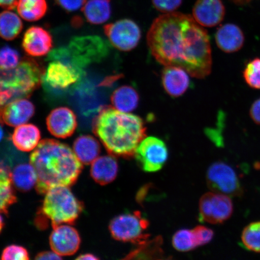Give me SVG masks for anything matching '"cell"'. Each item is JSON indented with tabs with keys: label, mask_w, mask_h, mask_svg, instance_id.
<instances>
[{
	"label": "cell",
	"mask_w": 260,
	"mask_h": 260,
	"mask_svg": "<svg viewBox=\"0 0 260 260\" xmlns=\"http://www.w3.org/2000/svg\"><path fill=\"white\" fill-rule=\"evenodd\" d=\"M186 71L176 67H165L161 74L162 86L169 95L177 98L186 92L190 78Z\"/></svg>",
	"instance_id": "ac0fdd59"
},
{
	"label": "cell",
	"mask_w": 260,
	"mask_h": 260,
	"mask_svg": "<svg viewBox=\"0 0 260 260\" xmlns=\"http://www.w3.org/2000/svg\"><path fill=\"white\" fill-rule=\"evenodd\" d=\"M233 209L230 197L214 191L207 193L200 201L199 219L212 224L222 223L230 218Z\"/></svg>",
	"instance_id": "8fae6325"
},
{
	"label": "cell",
	"mask_w": 260,
	"mask_h": 260,
	"mask_svg": "<svg viewBox=\"0 0 260 260\" xmlns=\"http://www.w3.org/2000/svg\"><path fill=\"white\" fill-rule=\"evenodd\" d=\"M148 226V220L139 211H134L114 217L109 229L112 236L118 241L137 245L148 239L149 235L146 233Z\"/></svg>",
	"instance_id": "52a82bcc"
},
{
	"label": "cell",
	"mask_w": 260,
	"mask_h": 260,
	"mask_svg": "<svg viewBox=\"0 0 260 260\" xmlns=\"http://www.w3.org/2000/svg\"><path fill=\"white\" fill-rule=\"evenodd\" d=\"M172 245L175 249L180 252L190 251L196 248L198 246L193 230L178 231L172 237Z\"/></svg>",
	"instance_id": "4dcf8cb0"
},
{
	"label": "cell",
	"mask_w": 260,
	"mask_h": 260,
	"mask_svg": "<svg viewBox=\"0 0 260 260\" xmlns=\"http://www.w3.org/2000/svg\"><path fill=\"white\" fill-rule=\"evenodd\" d=\"M232 1L237 5H245L248 4L251 0H232Z\"/></svg>",
	"instance_id": "b9f144b4"
},
{
	"label": "cell",
	"mask_w": 260,
	"mask_h": 260,
	"mask_svg": "<svg viewBox=\"0 0 260 260\" xmlns=\"http://www.w3.org/2000/svg\"><path fill=\"white\" fill-rule=\"evenodd\" d=\"M50 245L52 251L60 256H71L79 250L81 238L79 232L74 227L60 225L53 228Z\"/></svg>",
	"instance_id": "4fadbf2b"
},
{
	"label": "cell",
	"mask_w": 260,
	"mask_h": 260,
	"mask_svg": "<svg viewBox=\"0 0 260 260\" xmlns=\"http://www.w3.org/2000/svg\"><path fill=\"white\" fill-rule=\"evenodd\" d=\"M45 70L37 61L22 59L17 67L0 70V99L6 105L18 99H27L42 83Z\"/></svg>",
	"instance_id": "277c9868"
},
{
	"label": "cell",
	"mask_w": 260,
	"mask_h": 260,
	"mask_svg": "<svg viewBox=\"0 0 260 260\" xmlns=\"http://www.w3.org/2000/svg\"><path fill=\"white\" fill-rule=\"evenodd\" d=\"M45 195L39 213L50 221L53 228L63 223L73 225L82 213L83 204L74 196L69 187L51 188Z\"/></svg>",
	"instance_id": "8992f818"
},
{
	"label": "cell",
	"mask_w": 260,
	"mask_h": 260,
	"mask_svg": "<svg viewBox=\"0 0 260 260\" xmlns=\"http://www.w3.org/2000/svg\"><path fill=\"white\" fill-rule=\"evenodd\" d=\"M18 0H0V7L8 10L15 9Z\"/></svg>",
	"instance_id": "ab89813d"
},
{
	"label": "cell",
	"mask_w": 260,
	"mask_h": 260,
	"mask_svg": "<svg viewBox=\"0 0 260 260\" xmlns=\"http://www.w3.org/2000/svg\"><path fill=\"white\" fill-rule=\"evenodd\" d=\"M11 177L14 186L22 192L30 191L37 184V172L31 164L16 165L11 172Z\"/></svg>",
	"instance_id": "d4e9b609"
},
{
	"label": "cell",
	"mask_w": 260,
	"mask_h": 260,
	"mask_svg": "<svg viewBox=\"0 0 260 260\" xmlns=\"http://www.w3.org/2000/svg\"><path fill=\"white\" fill-rule=\"evenodd\" d=\"M5 223L4 222H3V219L2 218V217L0 216V233H1L3 229V227H4Z\"/></svg>",
	"instance_id": "ee69618b"
},
{
	"label": "cell",
	"mask_w": 260,
	"mask_h": 260,
	"mask_svg": "<svg viewBox=\"0 0 260 260\" xmlns=\"http://www.w3.org/2000/svg\"><path fill=\"white\" fill-rule=\"evenodd\" d=\"M73 151L81 164L89 165L99 157L101 152L100 143L90 135H82L74 142Z\"/></svg>",
	"instance_id": "7402d4cb"
},
{
	"label": "cell",
	"mask_w": 260,
	"mask_h": 260,
	"mask_svg": "<svg viewBox=\"0 0 260 260\" xmlns=\"http://www.w3.org/2000/svg\"><path fill=\"white\" fill-rule=\"evenodd\" d=\"M162 240L161 237L154 239H146L139 244L137 248L130 252L124 259H164V252L161 248Z\"/></svg>",
	"instance_id": "484cf974"
},
{
	"label": "cell",
	"mask_w": 260,
	"mask_h": 260,
	"mask_svg": "<svg viewBox=\"0 0 260 260\" xmlns=\"http://www.w3.org/2000/svg\"><path fill=\"white\" fill-rule=\"evenodd\" d=\"M192 12L193 18L198 24L213 27L223 21L225 9L221 0H198Z\"/></svg>",
	"instance_id": "9a60e30c"
},
{
	"label": "cell",
	"mask_w": 260,
	"mask_h": 260,
	"mask_svg": "<svg viewBox=\"0 0 260 260\" xmlns=\"http://www.w3.org/2000/svg\"><path fill=\"white\" fill-rule=\"evenodd\" d=\"M82 11L89 23H105L111 16L110 0H88L82 8Z\"/></svg>",
	"instance_id": "cb8c5ba5"
},
{
	"label": "cell",
	"mask_w": 260,
	"mask_h": 260,
	"mask_svg": "<svg viewBox=\"0 0 260 260\" xmlns=\"http://www.w3.org/2000/svg\"><path fill=\"white\" fill-rule=\"evenodd\" d=\"M241 239L246 249L260 253V221L247 225L243 230Z\"/></svg>",
	"instance_id": "f546056e"
},
{
	"label": "cell",
	"mask_w": 260,
	"mask_h": 260,
	"mask_svg": "<svg viewBox=\"0 0 260 260\" xmlns=\"http://www.w3.org/2000/svg\"><path fill=\"white\" fill-rule=\"evenodd\" d=\"M20 63V56L15 49L6 46L0 48V70L14 69Z\"/></svg>",
	"instance_id": "1f68e13d"
},
{
	"label": "cell",
	"mask_w": 260,
	"mask_h": 260,
	"mask_svg": "<svg viewBox=\"0 0 260 260\" xmlns=\"http://www.w3.org/2000/svg\"><path fill=\"white\" fill-rule=\"evenodd\" d=\"M92 127L110 154L125 158L133 157L140 143L146 137L141 118L120 112L113 106L100 107Z\"/></svg>",
	"instance_id": "3957f363"
},
{
	"label": "cell",
	"mask_w": 260,
	"mask_h": 260,
	"mask_svg": "<svg viewBox=\"0 0 260 260\" xmlns=\"http://www.w3.org/2000/svg\"><path fill=\"white\" fill-rule=\"evenodd\" d=\"M104 31L113 46L122 51L133 50L138 46L142 37L138 24L128 19L106 25Z\"/></svg>",
	"instance_id": "7c38bea8"
},
{
	"label": "cell",
	"mask_w": 260,
	"mask_h": 260,
	"mask_svg": "<svg viewBox=\"0 0 260 260\" xmlns=\"http://www.w3.org/2000/svg\"><path fill=\"white\" fill-rule=\"evenodd\" d=\"M249 113L252 121L260 125V98L252 103Z\"/></svg>",
	"instance_id": "74e56055"
},
{
	"label": "cell",
	"mask_w": 260,
	"mask_h": 260,
	"mask_svg": "<svg viewBox=\"0 0 260 260\" xmlns=\"http://www.w3.org/2000/svg\"><path fill=\"white\" fill-rule=\"evenodd\" d=\"M208 186L212 191L239 197L243 193L241 183L236 172L229 165L217 161L211 165L207 172Z\"/></svg>",
	"instance_id": "9c48e42d"
},
{
	"label": "cell",
	"mask_w": 260,
	"mask_h": 260,
	"mask_svg": "<svg viewBox=\"0 0 260 260\" xmlns=\"http://www.w3.org/2000/svg\"><path fill=\"white\" fill-rule=\"evenodd\" d=\"M110 100L114 108L120 112L131 113L138 107L139 95L133 87L125 85L114 91Z\"/></svg>",
	"instance_id": "603a6c76"
},
{
	"label": "cell",
	"mask_w": 260,
	"mask_h": 260,
	"mask_svg": "<svg viewBox=\"0 0 260 260\" xmlns=\"http://www.w3.org/2000/svg\"><path fill=\"white\" fill-rule=\"evenodd\" d=\"M16 8L22 19L34 22L44 17L48 6L46 0H18Z\"/></svg>",
	"instance_id": "83f0119b"
},
{
	"label": "cell",
	"mask_w": 260,
	"mask_h": 260,
	"mask_svg": "<svg viewBox=\"0 0 260 260\" xmlns=\"http://www.w3.org/2000/svg\"><path fill=\"white\" fill-rule=\"evenodd\" d=\"M45 71L42 83L44 89L54 95H62L77 85L84 73L73 65L58 60H52Z\"/></svg>",
	"instance_id": "ba28073f"
},
{
	"label": "cell",
	"mask_w": 260,
	"mask_h": 260,
	"mask_svg": "<svg viewBox=\"0 0 260 260\" xmlns=\"http://www.w3.org/2000/svg\"><path fill=\"white\" fill-rule=\"evenodd\" d=\"M243 78L249 87L260 89V58H255L246 64Z\"/></svg>",
	"instance_id": "d6a6232c"
},
{
	"label": "cell",
	"mask_w": 260,
	"mask_h": 260,
	"mask_svg": "<svg viewBox=\"0 0 260 260\" xmlns=\"http://www.w3.org/2000/svg\"><path fill=\"white\" fill-rule=\"evenodd\" d=\"M2 259L3 260H28L30 256L27 250L19 245H10L2 252Z\"/></svg>",
	"instance_id": "836d02e7"
},
{
	"label": "cell",
	"mask_w": 260,
	"mask_h": 260,
	"mask_svg": "<svg viewBox=\"0 0 260 260\" xmlns=\"http://www.w3.org/2000/svg\"><path fill=\"white\" fill-rule=\"evenodd\" d=\"M41 134L38 126L31 123H24L16 126L12 136V141L19 151L34 150L40 142Z\"/></svg>",
	"instance_id": "44dd1931"
},
{
	"label": "cell",
	"mask_w": 260,
	"mask_h": 260,
	"mask_svg": "<svg viewBox=\"0 0 260 260\" xmlns=\"http://www.w3.org/2000/svg\"><path fill=\"white\" fill-rule=\"evenodd\" d=\"M23 24L20 18L11 11L0 13V37L6 41L15 40L21 34Z\"/></svg>",
	"instance_id": "4316f807"
},
{
	"label": "cell",
	"mask_w": 260,
	"mask_h": 260,
	"mask_svg": "<svg viewBox=\"0 0 260 260\" xmlns=\"http://www.w3.org/2000/svg\"><path fill=\"white\" fill-rule=\"evenodd\" d=\"M193 230L198 246H203L212 240L214 232L212 230L204 226H197Z\"/></svg>",
	"instance_id": "e575fe53"
},
{
	"label": "cell",
	"mask_w": 260,
	"mask_h": 260,
	"mask_svg": "<svg viewBox=\"0 0 260 260\" xmlns=\"http://www.w3.org/2000/svg\"><path fill=\"white\" fill-rule=\"evenodd\" d=\"M35 259L40 260H59L61 259V257L59 255L57 254V253L54 251H43L38 253L37 256H36Z\"/></svg>",
	"instance_id": "f35d334b"
},
{
	"label": "cell",
	"mask_w": 260,
	"mask_h": 260,
	"mask_svg": "<svg viewBox=\"0 0 260 260\" xmlns=\"http://www.w3.org/2000/svg\"><path fill=\"white\" fill-rule=\"evenodd\" d=\"M35 107L26 99L12 101L2 112V123L11 126H18L27 122L35 115Z\"/></svg>",
	"instance_id": "e0dca14e"
},
{
	"label": "cell",
	"mask_w": 260,
	"mask_h": 260,
	"mask_svg": "<svg viewBox=\"0 0 260 260\" xmlns=\"http://www.w3.org/2000/svg\"><path fill=\"white\" fill-rule=\"evenodd\" d=\"M135 156L142 170L146 172H157L168 160L167 146L160 139L146 137L140 143Z\"/></svg>",
	"instance_id": "30bf717a"
},
{
	"label": "cell",
	"mask_w": 260,
	"mask_h": 260,
	"mask_svg": "<svg viewBox=\"0 0 260 260\" xmlns=\"http://www.w3.org/2000/svg\"><path fill=\"white\" fill-rule=\"evenodd\" d=\"M48 131L57 138L72 136L77 127L76 114L66 107H57L49 114L46 120Z\"/></svg>",
	"instance_id": "5bb4252c"
},
{
	"label": "cell",
	"mask_w": 260,
	"mask_h": 260,
	"mask_svg": "<svg viewBox=\"0 0 260 260\" xmlns=\"http://www.w3.org/2000/svg\"><path fill=\"white\" fill-rule=\"evenodd\" d=\"M154 8L165 14L174 12L181 5L182 0H152Z\"/></svg>",
	"instance_id": "d590c367"
},
{
	"label": "cell",
	"mask_w": 260,
	"mask_h": 260,
	"mask_svg": "<svg viewBox=\"0 0 260 260\" xmlns=\"http://www.w3.org/2000/svg\"><path fill=\"white\" fill-rule=\"evenodd\" d=\"M22 46L29 56H44L50 53L53 48V38L44 28L32 26L25 31Z\"/></svg>",
	"instance_id": "2e32d148"
},
{
	"label": "cell",
	"mask_w": 260,
	"mask_h": 260,
	"mask_svg": "<svg viewBox=\"0 0 260 260\" xmlns=\"http://www.w3.org/2000/svg\"><path fill=\"white\" fill-rule=\"evenodd\" d=\"M11 173L0 165V213L8 214L9 207L16 202Z\"/></svg>",
	"instance_id": "f1b7e54d"
},
{
	"label": "cell",
	"mask_w": 260,
	"mask_h": 260,
	"mask_svg": "<svg viewBox=\"0 0 260 260\" xmlns=\"http://www.w3.org/2000/svg\"><path fill=\"white\" fill-rule=\"evenodd\" d=\"M30 162L37 174L36 189L41 194L55 187L73 186L83 168L73 149L54 139L40 142L30 156Z\"/></svg>",
	"instance_id": "7a4b0ae2"
},
{
	"label": "cell",
	"mask_w": 260,
	"mask_h": 260,
	"mask_svg": "<svg viewBox=\"0 0 260 260\" xmlns=\"http://www.w3.org/2000/svg\"><path fill=\"white\" fill-rule=\"evenodd\" d=\"M146 39L152 56L165 67L181 68L200 79L211 73L209 36L193 16L175 12L159 16Z\"/></svg>",
	"instance_id": "6da1fadb"
},
{
	"label": "cell",
	"mask_w": 260,
	"mask_h": 260,
	"mask_svg": "<svg viewBox=\"0 0 260 260\" xmlns=\"http://www.w3.org/2000/svg\"><path fill=\"white\" fill-rule=\"evenodd\" d=\"M217 47L224 53H233L241 50L245 36L239 26L233 24L221 25L215 35Z\"/></svg>",
	"instance_id": "d6986e66"
},
{
	"label": "cell",
	"mask_w": 260,
	"mask_h": 260,
	"mask_svg": "<svg viewBox=\"0 0 260 260\" xmlns=\"http://www.w3.org/2000/svg\"><path fill=\"white\" fill-rule=\"evenodd\" d=\"M76 259L79 260H96L99 259L95 255L92 254V253H85V254L80 255Z\"/></svg>",
	"instance_id": "60d3db41"
},
{
	"label": "cell",
	"mask_w": 260,
	"mask_h": 260,
	"mask_svg": "<svg viewBox=\"0 0 260 260\" xmlns=\"http://www.w3.org/2000/svg\"><path fill=\"white\" fill-rule=\"evenodd\" d=\"M2 123H0V142H1L3 139V138H4V136H5V134H4V131H3V129L2 128Z\"/></svg>",
	"instance_id": "7bdbcfd3"
},
{
	"label": "cell",
	"mask_w": 260,
	"mask_h": 260,
	"mask_svg": "<svg viewBox=\"0 0 260 260\" xmlns=\"http://www.w3.org/2000/svg\"><path fill=\"white\" fill-rule=\"evenodd\" d=\"M54 1L64 11L73 12L82 8L87 0H54Z\"/></svg>",
	"instance_id": "8d00e7d4"
},
{
	"label": "cell",
	"mask_w": 260,
	"mask_h": 260,
	"mask_svg": "<svg viewBox=\"0 0 260 260\" xmlns=\"http://www.w3.org/2000/svg\"><path fill=\"white\" fill-rule=\"evenodd\" d=\"M107 53L108 47L102 38L96 36L78 37L74 38L67 47L52 50L47 60L63 61L85 74L86 68L102 60Z\"/></svg>",
	"instance_id": "5b68a950"
},
{
	"label": "cell",
	"mask_w": 260,
	"mask_h": 260,
	"mask_svg": "<svg viewBox=\"0 0 260 260\" xmlns=\"http://www.w3.org/2000/svg\"><path fill=\"white\" fill-rule=\"evenodd\" d=\"M111 154L98 157L92 164L90 175L96 183L105 186L115 180L118 173V164Z\"/></svg>",
	"instance_id": "ffe728a7"
}]
</instances>
